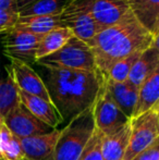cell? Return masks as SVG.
Segmentation results:
<instances>
[{
	"mask_svg": "<svg viewBox=\"0 0 159 160\" xmlns=\"http://www.w3.org/2000/svg\"><path fill=\"white\" fill-rule=\"evenodd\" d=\"M35 64L51 102L62 116L63 122H70L92 107L105 82V75L100 71H79Z\"/></svg>",
	"mask_w": 159,
	"mask_h": 160,
	"instance_id": "obj_1",
	"label": "cell"
},
{
	"mask_svg": "<svg viewBox=\"0 0 159 160\" xmlns=\"http://www.w3.org/2000/svg\"><path fill=\"white\" fill-rule=\"evenodd\" d=\"M154 34L149 32L130 10L115 25L104 28L87 44L95 57L97 69L104 75L113 64L153 45Z\"/></svg>",
	"mask_w": 159,
	"mask_h": 160,
	"instance_id": "obj_2",
	"label": "cell"
},
{
	"mask_svg": "<svg viewBox=\"0 0 159 160\" xmlns=\"http://www.w3.org/2000/svg\"><path fill=\"white\" fill-rule=\"evenodd\" d=\"M93 106L73 118L62 128L57 145L47 160H79L96 128Z\"/></svg>",
	"mask_w": 159,
	"mask_h": 160,
	"instance_id": "obj_3",
	"label": "cell"
},
{
	"mask_svg": "<svg viewBox=\"0 0 159 160\" xmlns=\"http://www.w3.org/2000/svg\"><path fill=\"white\" fill-rule=\"evenodd\" d=\"M35 63L79 71H99L88 44L73 36L62 48L51 55L38 59Z\"/></svg>",
	"mask_w": 159,
	"mask_h": 160,
	"instance_id": "obj_4",
	"label": "cell"
},
{
	"mask_svg": "<svg viewBox=\"0 0 159 160\" xmlns=\"http://www.w3.org/2000/svg\"><path fill=\"white\" fill-rule=\"evenodd\" d=\"M131 136L123 160H133L159 137V113L155 108L131 119Z\"/></svg>",
	"mask_w": 159,
	"mask_h": 160,
	"instance_id": "obj_5",
	"label": "cell"
},
{
	"mask_svg": "<svg viewBox=\"0 0 159 160\" xmlns=\"http://www.w3.org/2000/svg\"><path fill=\"white\" fill-rule=\"evenodd\" d=\"M93 114L96 128L105 136L115 134L131 120L111 97L106 86V78L93 106Z\"/></svg>",
	"mask_w": 159,
	"mask_h": 160,
	"instance_id": "obj_6",
	"label": "cell"
},
{
	"mask_svg": "<svg viewBox=\"0 0 159 160\" xmlns=\"http://www.w3.org/2000/svg\"><path fill=\"white\" fill-rule=\"evenodd\" d=\"M44 35H36L21 28H12L2 33L3 52L9 60L32 64L36 62V52Z\"/></svg>",
	"mask_w": 159,
	"mask_h": 160,
	"instance_id": "obj_7",
	"label": "cell"
},
{
	"mask_svg": "<svg viewBox=\"0 0 159 160\" xmlns=\"http://www.w3.org/2000/svg\"><path fill=\"white\" fill-rule=\"evenodd\" d=\"M62 28L71 30L73 35L85 42H88L102 28L84 8L81 0H73L60 14Z\"/></svg>",
	"mask_w": 159,
	"mask_h": 160,
	"instance_id": "obj_8",
	"label": "cell"
},
{
	"mask_svg": "<svg viewBox=\"0 0 159 160\" xmlns=\"http://www.w3.org/2000/svg\"><path fill=\"white\" fill-rule=\"evenodd\" d=\"M81 2L102 30L120 22L131 10L129 0H81Z\"/></svg>",
	"mask_w": 159,
	"mask_h": 160,
	"instance_id": "obj_9",
	"label": "cell"
},
{
	"mask_svg": "<svg viewBox=\"0 0 159 160\" xmlns=\"http://www.w3.org/2000/svg\"><path fill=\"white\" fill-rule=\"evenodd\" d=\"M4 124L19 138L47 134L55 130L33 116L22 103L4 117Z\"/></svg>",
	"mask_w": 159,
	"mask_h": 160,
	"instance_id": "obj_10",
	"label": "cell"
},
{
	"mask_svg": "<svg viewBox=\"0 0 159 160\" xmlns=\"http://www.w3.org/2000/svg\"><path fill=\"white\" fill-rule=\"evenodd\" d=\"M7 71L17 84V88L31 95L51 101L49 93L39 74L30 64L17 60H10Z\"/></svg>",
	"mask_w": 159,
	"mask_h": 160,
	"instance_id": "obj_11",
	"label": "cell"
},
{
	"mask_svg": "<svg viewBox=\"0 0 159 160\" xmlns=\"http://www.w3.org/2000/svg\"><path fill=\"white\" fill-rule=\"evenodd\" d=\"M61 130L55 128L50 133L20 138L25 158L30 160H47L51 156Z\"/></svg>",
	"mask_w": 159,
	"mask_h": 160,
	"instance_id": "obj_12",
	"label": "cell"
},
{
	"mask_svg": "<svg viewBox=\"0 0 159 160\" xmlns=\"http://www.w3.org/2000/svg\"><path fill=\"white\" fill-rule=\"evenodd\" d=\"M19 95L21 103L37 119L46 123L47 125L52 128H57V127L63 123V118L58 111L51 101L45 100L40 97L31 95L19 89Z\"/></svg>",
	"mask_w": 159,
	"mask_h": 160,
	"instance_id": "obj_13",
	"label": "cell"
},
{
	"mask_svg": "<svg viewBox=\"0 0 159 160\" xmlns=\"http://www.w3.org/2000/svg\"><path fill=\"white\" fill-rule=\"evenodd\" d=\"M106 86L113 100L116 101L123 113L129 119H132L135 112V108L138 100V88L127 82H115L107 76Z\"/></svg>",
	"mask_w": 159,
	"mask_h": 160,
	"instance_id": "obj_14",
	"label": "cell"
},
{
	"mask_svg": "<svg viewBox=\"0 0 159 160\" xmlns=\"http://www.w3.org/2000/svg\"><path fill=\"white\" fill-rule=\"evenodd\" d=\"M159 64V50L155 47L151 46L144 50L133 65L130 72L127 82L135 87L140 88L141 85L145 82L147 78L157 69Z\"/></svg>",
	"mask_w": 159,
	"mask_h": 160,
	"instance_id": "obj_15",
	"label": "cell"
},
{
	"mask_svg": "<svg viewBox=\"0 0 159 160\" xmlns=\"http://www.w3.org/2000/svg\"><path fill=\"white\" fill-rule=\"evenodd\" d=\"M131 120L127 125L115 134L107 135L102 138V156L104 160H123L129 146L131 136Z\"/></svg>",
	"mask_w": 159,
	"mask_h": 160,
	"instance_id": "obj_16",
	"label": "cell"
},
{
	"mask_svg": "<svg viewBox=\"0 0 159 160\" xmlns=\"http://www.w3.org/2000/svg\"><path fill=\"white\" fill-rule=\"evenodd\" d=\"M159 101V64L138 88V100L133 117L153 109Z\"/></svg>",
	"mask_w": 159,
	"mask_h": 160,
	"instance_id": "obj_17",
	"label": "cell"
},
{
	"mask_svg": "<svg viewBox=\"0 0 159 160\" xmlns=\"http://www.w3.org/2000/svg\"><path fill=\"white\" fill-rule=\"evenodd\" d=\"M130 8L138 21L153 34L159 21V0H129Z\"/></svg>",
	"mask_w": 159,
	"mask_h": 160,
	"instance_id": "obj_18",
	"label": "cell"
},
{
	"mask_svg": "<svg viewBox=\"0 0 159 160\" xmlns=\"http://www.w3.org/2000/svg\"><path fill=\"white\" fill-rule=\"evenodd\" d=\"M15 28L36 35H45L56 28H62L60 15H34L19 17Z\"/></svg>",
	"mask_w": 159,
	"mask_h": 160,
	"instance_id": "obj_19",
	"label": "cell"
},
{
	"mask_svg": "<svg viewBox=\"0 0 159 160\" xmlns=\"http://www.w3.org/2000/svg\"><path fill=\"white\" fill-rule=\"evenodd\" d=\"M73 33L67 28H59L51 32L45 34L39 42L38 49L36 52V61L44 57L51 55L58 51L64 46L71 38L73 37Z\"/></svg>",
	"mask_w": 159,
	"mask_h": 160,
	"instance_id": "obj_20",
	"label": "cell"
},
{
	"mask_svg": "<svg viewBox=\"0 0 159 160\" xmlns=\"http://www.w3.org/2000/svg\"><path fill=\"white\" fill-rule=\"evenodd\" d=\"M73 0H35L19 10V17L60 15Z\"/></svg>",
	"mask_w": 159,
	"mask_h": 160,
	"instance_id": "obj_21",
	"label": "cell"
},
{
	"mask_svg": "<svg viewBox=\"0 0 159 160\" xmlns=\"http://www.w3.org/2000/svg\"><path fill=\"white\" fill-rule=\"evenodd\" d=\"M25 158L21 142L6 124L0 130V159L1 160H22Z\"/></svg>",
	"mask_w": 159,
	"mask_h": 160,
	"instance_id": "obj_22",
	"label": "cell"
},
{
	"mask_svg": "<svg viewBox=\"0 0 159 160\" xmlns=\"http://www.w3.org/2000/svg\"><path fill=\"white\" fill-rule=\"evenodd\" d=\"M20 103L19 88L8 73V76L0 80V114L4 119Z\"/></svg>",
	"mask_w": 159,
	"mask_h": 160,
	"instance_id": "obj_23",
	"label": "cell"
},
{
	"mask_svg": "<svg viewBox=\"0 0 159 160\" xmlns=\"http://www.w3.org/2000/svg\"><path fill=\"white\" fill-rule=\"evenodd\" d=\"M142 52L143 51H137V52L132 53L129 57L118 61L117 63L111 67V69L109 70L108 73L105 76L115 81V82H127L132 68L135 64V62L137 61L138 58L141 57Z\"/></svg>",
	"mask_w": 159,
	"mask_h": 160,
	"instance_id": "obj_24",
	"label": "cell"
},
{
	"mask_svg": "<svg viewBox=\"0 0 159 160\" xmlns=\"http://www.w3.org/2000/svg\"><path fill=\"white\" fill-rule=\"evenodd\" d=\"M105 135L95 128L93 136L86 144L84 150L81 154L79 160H104L102 156V138Z\"/></svg>",
	"mask_w": 159,
	"mask_h": 160,
	"instance_id": "obj_25",
	"label": "cell"
},
{
	"mask_svg": "<svg viewBox=\"0 0 159 160\" xmlns=\"http://www.w3.org/2000/svg\"><path fill=\"white\" fill-rule=\"evenodd\" d=\"M19 20V13L0 9V34L14 28Z\"/></svg>",
	"mask_w": 159,
	"mask_h": 160,
	"instance_id": "obj_26",
	"label": "cell"
},
{
	"mask_svg": "<svg viewBox=\"0 0 159 160\" xmlns=\"http://www.w3.org/2000/svg\"><path fill=\"white\" fill-rule=\"evenodd\" d=\"M133 160H159V137Z\"/></svg>",
	"mask_w": 159,
	"mask_h": 160,
	"instance_id": "obj_27",
	"label": "cell"
},
{
	"mask_svg": "<svg viewBox=\"0 0 159 160\" xmlns=\"http://www.w3.org/2000/svg\"><path fill=\"white\" fill-rule=\"evenodd\" d=\"M4 59H8L3 52V47H2V34H0V80L8 76V71H7V67L10 64L9 62H4Z\"/></svg>",
	"mask_w": 159,
	"mask_h": 160,
	"instance_id": "obj_28",
	"label": "cell"
},
{
	"mask_svg": "<svg viewBox=\"0 0 159 160\" xmlns=\"http://www.w3.org/2000/svg\"><path fill=\"white\" fill-rule=\"evenodd\" d=\"M0 9L6 11H11V12H17V1L15 0H0Z\"/></svg>",
	"mask_w": 159,
	"mask_h": 160,
	"instance_id": "obj_29",
	"label": "cell"
},
{
	"mask_svg": "<svg viewBox=\"0 0 159 160\" xmlns=\"http://www.w3.org/2000/svg\"><path fill=\"white\" fill-rule=\"evenodd\" d=\"M17 1V11L20 10V9H22L23 7H25L26 4L31 3V2L35 1V0H15Z\"/></svg>",
	"mask_w": 159,
	"mask_h": 160,
	"instance_id": "obj_30",
	"label": "cell"
},
{
	"mask_svg": "<svg viewBox=\"0 0 159 160\" xmlns=\"http://www.w3.org/2000/svg\"><path fill=\"white\" fill-rule=\"evenodd\" d=\"M153 47H155V48H157L159 50V33L156 34L155 36H154V40H153V45H152Z\"/></svg>",
	"mask_w": 159,
	"mask_h": 160,
	"instance_id": "obj_31",
	"label": "cell"
},
{
	"mask_svg": "<svg viewBox=\"0 0 159 160\" xmlns=\"http://www.w3.org/2000/svg\"><path fill=\"white\" fill-rule=\"evenodd\" d=\"M3 124H4V119H3V117L0 114V130H1V128L3 127Z\"/></svg>",
	"mask_w": 159,
	"mask_h": 160,
	"instance_id": "obj_32",
	"label": "cell"
},
{
	"mask_svg": "<svg viewBox=\"0 0 159 160\" xmlns=\"http://www.w3.org/2000/svg\"><path fill=\"white\" fill-rule=\"evenodd\" d=\"M159 33V21H158V23H157V26H156V31H155V34H154V36L156 35V34H158Z\"/></svg>",
	"mask_w": 159,
	"mask_h": 160,
	"instance_id": "obj_33",
	"label": "cell"
},
{
	"mask_svg": "<svg viewBox=\"0 0 159 160\" xmlns=\"http://www.w3.org/2000/svg\"><path fill=\"white\" fill-rule=\"evenodd\" d=\"M154 108H155V109H158V108H159V101H158V102H157V105H156Z\"/></svg>",
	"mask_w": 159,
	"mask_h": 160,
	"instance_id": "obj_34",
	"label": "cell"
},
{
	"mask_svg": "<svg viewBox=\"0 0 159 160\" xmlns=\"http://www.w3.org/2000/svg\"><path fill=\"white\" fill-rule=\"evenodd\" d=\"M1 160V159H0ZM22 160H30V159H27V158H24V159H22Z\"/></svg>",
	"mask_w": 159,
	"mask_h": 160,
	"instance_id": "obj_35",
	"label": "cell"
},
{
	"mask_svg": "<svg viewBox=\"0 0 159 160\" xmlns=\"http://www.w3.org/2000/svg\"><path fill=\"white\" fill-rule=\"evenodd\" d=\"M156 110H158V113H159V108H158V109H156Z\"/></svg>",
	"mask_w": 159,
	"mask_h": 160,
	"instance_id": "obj_36",
	"label": "cell"
}]
</instances>
